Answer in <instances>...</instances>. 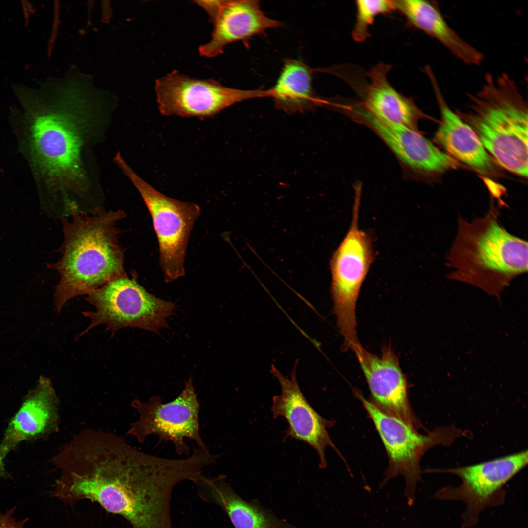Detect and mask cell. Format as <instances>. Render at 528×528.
<instances>
[{
    "label": "cell",
    "instance_id": "cell-14",
    "mask_svg": "<svg viewBox=\"0 0 528 528\" xmlns=\"http://www.w3.org/2000/svg\"><path fill=\"white\" fill-rule=\"evenodd\" d=\"M353 351L368 384L371 401L385 414L417 430L422 428L409 403L407 380L390 345L384 346L379 357L367 351L361 344Z\"/></svg>",
    "mask_w": 528,
    "mask_h": 528
},
{
    "label": "cell",
    "instance_id": "cell-22",
    "mask_svg": "<svg viewBox=\"0 0 528 528\" xmlns=\"http://www.w3.org/2000/svg\"><path fill=\"white\" fill-rule=\"evenodd\" d=\"M313 70L299 59L285 60L268 97L275 107L289 114L313 110L322 103L312 84Z\"/></svg>",
    "mask_w": 528,
    "mask_h": 528
},
{
    "label": "cell",
    "instance_id": "cell-7",
    "mask_svg": "<svg viewBox=\"0 0 528 528\" xmlns=\"http://www.w3.org/2000/svg\"><path fill=\"white\" fill-rule=\"evenodd\" d=\"M354 392L375 425L387 452L389 464L382 485L391 478L403 475L406 481L405 495L411 505L416 484L421 480L420 462L425 453L438 445L449 446L468 433L451 425L437 427L426 434H420L412 426L382 412L360 392Z\"/></svg>",
    "mask_w": 528,
    "mask_h": 528
},
{
    "label": "cell",
    "instance_id": "cell-9",
    "mask_svg": "<svg viewBox=\"0 0 528 528\" xmlns=\"http://www.w3.org/2000/svg\"><path fill=\"white\" fill-rule=\"evenodd\" d=\"M358 204L356 200L350 228L330 262L333 311L343 337L344 351L353 350L360 344L356 332V305L374 258L371 235L358 227Z\"/></svg>",
    "mask_w": 528,
    "mask_h": 528
},
{
    "label": "cell",
    "instance_id": "cell-1",
    "mask_svg": "<svg viewBox=\"0 0 528 528\" xmlns=\"http://www.w3.org/2000/svg\"><path fill=\"white\" fill-rule=\"evenodd\" d=\"M52 461L60 473L52 496L69 505L96 502L132 528H174V488L194 482L203 466L195 453L181 459L160 457L135 449L124 437L90 428L75 435Z\"/></svg>",
    "mask_w": 528,
    "mask_h": 528
},
{
    "label": "cell",
    "instance_id": "cell-21",
    "mask_svg": "<svg viewBox=\"0 0 528 528\" xmlns=\"http://www.w3.org/2000/svg\"><path fill=\"white\" fill-rule=\"evenodd\" d=\"M193 483L199 497L221 508L235 528H282L258 505L237 494L225 475L208 477L202 474Z\"/></svg>",
    "mask_w": 528,
    "mask_h": 528
},
{
    "label": "cell",
    "instance_id": "cell-25",
    "mask_svg": "<svg viewBox=\"0 0 528 528\" xmlns=\"http://www.w3.org/2000/svg\"><path fill=\"white\" fill-rule=\"evenodd\" d=\"M16 507L7 510L5 513H0V528H24L28 518L17 520L14 516Z\"/></svg>",
    "mask_w": 528,
    "mask_h": 528
},
{
    "label": "cell",
    "instance_id": "cell-6",
    "mask_svg": "<svg viewBox=\"0 0 528 528\" xmlns=\"http://www.w3.org/2000/svg\"><path fill=\"white\" fill-rule=\"evenodd\" d=\"M86 300L95 310L83 312L90 322L79 337L100 325H105L112 335L127 327L157 332L167 327V319L175 308L174 303L149 293L126 274L89 294Z\"/></svg>",
    "mask_w": 528,
    "mask_h": 528
},
{
    "label": "cell",
    "instance_id": "cell-19",
    "mask_svg": "<svg viewBox=\"0 0 528 528\" xmlns=\"http://www.w3.org/2000/svg\"><path fill=\"white\" fill-rule=\"evenodd\" d=\"M391 66L380 63L368 72V82L359 90L360 104L370 113L385 123L416 131L418 121L427 116L413 99L396 90L390 83L388 74Z\"/></svg>",
    "mask_w": 528,
    "mask_h": 528
},
{
    "label": "cell",
    "instance_id": "cell-12",
    "mask_svg": "<svg viewBox=\"0 0 528 528\" xmlns=\"http://www.w3.org/2000/svg\"><path fill=\"white\" fill-rule=\"evenodd\" d=\"M155 91L161 114L203 119L243 101L268 97L267 90L234 88L214 79L193 78L177 70L156 79Z\"/></svg>",
    "mask_w": 528,
    "mask_h": 528
},
{
    "label": "cell",
    "instance_id": "cell-18",
    "mask_svg": "<svg viewBox=\"0 0 528 528\" xmlns=\"http://www.w3.org/2000/svg\"><path fill=\"white\" fill-rule=\"evenodd\" d=\"M213 24L211 39L198 48L203 57H216L223 53L224 48L231 43L246 41L283 24L267 17L256 0H226Z\"/></svg>",
    "mask_w": 528,
    "mask_h": 528
},
{
    "label": "cell",
    "instance_id": "cell-4",
    "mask_svg": "<svg viewBox=\"0 0 528 528\" xmlns=\"http://www.w3.org/2000/svg\"><path fill=\"white\" fill-rule=\"evenodd\" d=\"M492 204L484 217L468 222L461 216L447 257L448 277L498 295L512 279L528 271L527 241L507 232Z\"/></svg>",
    "mask_w": 528,
    "mask_h": 528
},
{
    "label": "cell",
    "instance_id": "cell-26",
    "mask_svg": "<svg viewBox=\"0 0 528 528\" xmlns=\"http://www.w3.org/2000/svg\"><path fill=\"white\" fill-rule=\"evenodd\" d=\"M11 450L3 443L0 444V477L5 479L10 478V474L6 469L4 463L5 459L7 454Z\"/></svg>",
    "mask_w": 528,
    "mask_h": 528
},
{
    "label": "cell",
    "instance_id": "cell-11",
    "mask_svg": "<svg viewBox=\"0 0 528 528\" xmlns=\"http://www.w3.org/2000/svg\"><path fill=\"white\" fill-rule=\"evenodd\" d=\"M131 406L137 411L138 418L130 424L127 435L134 437L139 443H143L148 436L155 435L159 442H171L179 456L190 455L185 439L195 442L199 448L208 449L201 436L200 403L192 378L172 401L164 403L159 396H154L145 402L135 399Z\"/></svg>",
    "mask_w": 528,
    "mask_h": 528
},
{
    "label": "cell",
    "instance_id": "cell-13",
    "mask_svg": "<svg viewBox=\"0 0 528 528\" xmlns=\"http://www.w3.org/2000/svg\"><path fill=\"white\" fill-rule=\"evenodd\" d=\"M298 362L295 363L290 379L272 365L270 372L278 381L281 392L273 397L271 411L274 418L282 417L287 421L285 438L302 441L312 447L318 455L320 468H325L327 465L326 448L330 446L340 453L327 431L334 422L321 416L303 394L296 377Z\"/></svg>",
    "mask_w": 528,
    "mask_h": 528
},
{
    "label": "cell",
    "instance_id": "cell-15",
    "mask_svg": "<svg viewBox=\"0 0 528 528\" xmlns=\"http://www.w3.org/2000/svg\"><path fill=\"white\" fill-rule=\"evenodd\" d=\"M351 115L371 129L391 150L406 171L419 174L444 172L457 161L441 151L419 131L382 122L361 105H352Z\"/></svg>",
    "mask_w": 528,
    "mask_h": 528
},
{
    "label": "cell",
    "instance_id": "cell-3",
    "mask_svg": "<svg viewBox=\"0 0 528 528\" xmlns=\"http://www.w3.org/2000/svg\"><path fill=\"white\" fill-rule=\"evenodd\" d=\"M125 215L122 211L111 210L90 216L75 213L70 220L62 219L61 257L47 264L60 274L54 293L57 312L72 298L88 295L126 274L116 226Z\"/></svg>",
    "mask_w": 528,
    "mask_h": 528
},
{
    "label": "cell",
    "instance_id": "cell-16",
    "mask_svg": "<svg viewBox=\"0 0 528 528\" xmlns=\"http://www.w3.org/2000/svg\"><path fill=\"white\" fill-rule=\"evenodd\" d=\"M424 71L431 83L440 114L434 141L456 160L481 174L494 175L496 169L490 155L472 129L450 109L431 67L426 66Z\"/></svg>",
    "mask_w": 528,
    "mask_h": 528
},
{
    "label": "cell",
    "instance_id": "cell-23",
    "mask_svg": "<svg viewBox=\"0 0 528 528\" xmlns=\"http://www.w3.org/2000/svg\"><path fill=\"white\" fill-rule=\"evenodd\" d=\"M355 4L356 21L352 37L357 42H363L369 37L370 27L377 16L396 10L394 0H358Z\"/></svg>",
    "mask_w": 528,
    "mask_h": 528
},
{
    "label": "cell",
    "instance_id": "cell-2",
    "mask_svg": "<svg viewBox=\"0 0 528 528\" xmlns=\"http://www.w3.org/2000/svg\"><path fill=\"white\" fill-rule=\"evenodd\" d=\"M92 91L63 90L50 81L39 89L20 85L14 90L28 117L32 162L63 218L103 209L94 150L115 105Z\"/></svg>",
    "mask_w": 528,
    "mask_h": 528
},
{
    "label": "cell",
    "instance_id": "cell-17",
    "mask_svg": "<svg viewBox=\"0 0 528 528\" xmlns=\"http://www.w3.org/2000/svg\"><path fill=\"white\" fill-rule=\"evenodd\" d=\"M59 403L51 380L40 376L9 421L1 443L12 450L22 442L44 437L56 430Z\"/></svg>",
    "mask_w": 528,
    "mask_h": 528
},
{
    "label": "cell",
    "instance_id": "cell-20",
    "mask_svg": "<svg viewBox=\"0 0 528 528\" xmlns=\"http://www.w3.org/2000/svg\"><path fill=\"white\" fill-rule=\"evenodd\" d=\"M396 10L405 18L407 25L421 30L440 43L457 59L470 66H478L484 56L461 38L446 22L436 1L394 0Z\"/></svg>",
    "mask_w": 528,
    "mask_h": 528
},
{
    "label": "cell",
    "instance_id": "cell-8",
    "mask_svg": "<svg viewBox=\"0 0 528 528\" xmlns=\"http://www.w3.org/2000/svg\"><path fill=\"white\" fill-rule=\"evenodd\" d=\"M113 160L140 193L152 217L165 281L172 282L184 276L188 240L199 216L200 207L194 203L172 198L155 189L131 168L120 152Z\"/></svg>",
    "mask_w": 528,
    "mask_h": 528
},
{
    "label": "cell",
    "instance_id": "cell-10",
    "mask_svg": "<svg viewBox=\"0 0 528 528\" xmlns=\"http://www.w3.org/2000/svg\"><path fill=\"white\" fill-rule=\"evenodd\" d=\"M528 450L495 458L469 466L429 470L431 472L446 473L461 480L457 487L446 486L438 490L437 499L461 501L466 505L462 515V527L475 525L480 514L488 507L500 506L505 501L506 484L527 466Z\"/></svg>",
    "mask_w": 528,
    "mask_h": 528
},
{
    "label": "cell",
    "instance_id": "cell-5",
    "mask_svg": "<svg viewBox=\"0 0 528 528\" xmlns=\"http://www.w3.org/2000/svg\"><path fill=\"white\" fill-rule=\"evenodd\" d=\"M465 110H455L501 167L528 176V103L516 82L504 73L485 75L480 88L468 94Z\"/></svg>",
    "mask_w": 528,
    "mask_h": 528
},
{
    "label": "cell",
    "instance_id": "cell-24",
    "mask_svg": "<svg viewBox=\"0 0 528 528\" xmlns=\"http://www.w3.org/2000/svg\"><path fill=\"white\" fill-rule=\"evenodd\" d=\"M226 0H194V2L201 7L207 13L213 23L218 17Z\"/></svg>",
    "mask_w": 528,
    "mask_h": 528
}]
</instances>
